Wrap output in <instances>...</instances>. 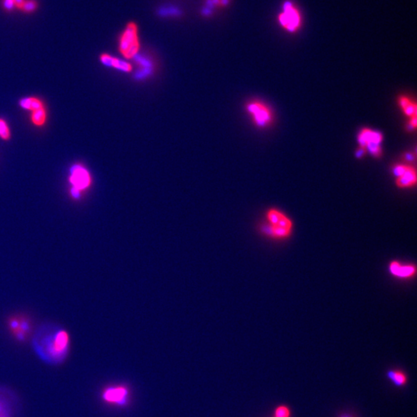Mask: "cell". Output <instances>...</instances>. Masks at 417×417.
<instances>
[{
	"instance_id": "cb8c5ba5",
	"label": "cell",
	"mask_w": 417,
	"mask_h": 417,
	"mask_svg": "<svg viewBox=\"0 0 417 417\" xmlns=\"http://www.w3.org/2000/svg\"><path fill=\"white\" fill-rule=\"evenodd\" d=\"M417 125V116L410 118V123H409V127L412 129H416Z\"/></svg>"
},
{
	"instance_id": "30bf717a",
	"label": "cell",
	"mask_w": 417,
	"mask_h": 417,
	"mask_svg": "<svg viewBox=\"0 0 417 417\" xmlns=\"http://www.w3.org/2000/svg\"><path fill=\"white\" fill-rule=\"evenodd\" d=\"M128 397L129 391L123 385L110 386L103 391V400L109 404L123 406L127 404Z\"/></svg>"
},
{
	"instance_id": "ac0fdd59",
	"label": "cell",
	"mask_w": 417,
	"mask_h": 417,
	"mask_svg": "<svg viewBox=\"0 0 417 417\" xmlns=\"http://www.w3.org/2000/svg\"><path fill=\"white\" fill-rule=\"evenodd\" d=\"M389 378L392 380V382H394L396 385H404L407 382V377L401 372L399 371H391L389 372Z\"/></svg>"
},
{
	"instance_id": "277c9868",
	"label": "cell",
	"mask_w": 417,
	"mask_h": 417,
	"mask_svg": "<svg viewBox=\"0 0 417 417\" xmlns=\"http://www.w3.org/2000/svg\"><path fill=\"white\" fill-rule=\"evenodd\" d=\"M382 135L381 133L369 128H364L358 135V142L361 148L367 149L368 152L375 157H378L382 153Z\"/></svg>"
},
{
	"instance_id": "ffe728a7",
	"label": "cell",
	"mask_w": 417,
	"mask_h": 417,
	"mask_svg": "<svg viewBox=\"0 0 417 417\" xmlns=\"http://www.w3.org/2000/svg\"><path fill=\"white\" fill-rule=\"evenodd\" d=\"M159 14L163 16H179L181 14L180 11L175 8L168 7L163 8L159 12Z\"/></svg>"
},
{
	"instance_id": "4fadbf2b",
	"label": "cell",
	"mask_w": 417,
	"mask_h": 417,
	"mask_svg": "<svg viewBox=\"0 0 417 417\" xmlns=\"http://www.w3.org/2000/svg\"><path fill=\"white\" fill-rule=\"evenodd\" d=\"M100 59H101V63L104 65L115 67L116 69L125 71V72H131L132 71V67H131V64L125 62V61H123V60L112 57L111 55L103 53Z\"/></svg>"
},
{
	"instance_id": "9c48e42d",
	"label": "cell",
	"mask_w": 417,
	"mask_h": 417,
	"mask_svg": "<svg viewBox=\"0 0 417 417\" xmlns=\"http://www.w3.org/2000/svg\"><path fill=\"white\" fill-rule=\"evenodd\" d=\"M393 174L396 176V184L398 187L410 188L417 183V172L415 168L407 165H397L393 168Z\"/></svg>"
},
{
	"instance_id": "44dd1931",
	"label": "cell",
	"mask_w": 417,
	"mask_h": 417,
	"mask_svg": "<svg viewBox=\"0 0 417 417\" xmlns=\"http://www.w3.org/2000/svg\"><path fill=\"white\" fill-rule=\"evenodd\" d=\"M23 11H25L27 13H31L33 11L37 9V2L34 0H27V1H24L23 2V6L21 8Z\"/></svg>"
},
{
	"instance_id": "2e32d148",
	"label": "cell",
	"mask_w": 417,
	"mask_h": 417,
	"mask_svg": "<svg viewBox=\"0 0 417 417\" xmlns=\"http://www.w3.org/2000/svg\"><path fill=\"white\" fill-rule=\"evenodd\" d=\"M30 119L33 124L35 125L36 126L41 127V126L44 125L46 121V111L45 107L32 112Z\"/></svg>"
},
{
	"instance_id": "7a4b0ae2",
	"label": "cell",
	"mask_w": 417,
	"mask_h": 417,
	"mask_svg": "<svg viewBox=\"0 0 417 417\" xmlns=\"http://www.w3.org/2000/svg\"><path fill=\"white\" fill-rule=\"evenodd\" d=\"M269 223V234L274 238L284 239L289 237L293 229V223L283 212L271 208L267 212Z\"/></svg>"
},
{
	"instance_id": "5b68a950",
	"label": "cell",
	"mask_w": 417,
	"mask_h": 417,
	"mask_svg": "<svg viewBox=\"0 0 417 417\" xmlns=\"http://www.w3.org/2000/svg\"><path fill=\"white\" fill-rule=\"evenodd\" d=\"M247 110L259 127H265L272 121V114L265 104L259 101H252L247 105Z\"/></svg>"
},
{
	"instance_id": "9a60e30c",
	"label": "cell",
	"mask_w": 417,
	"mask_h": 417,
	"mask_svg": "<svg viewBox=\"0 0 417 417\" xmlns=\"http://www.w3.org/2000/svg\"><path fill=\"white\" fill-rule=\"evenodd\" d=\"M20 105L23 109L29 110L31 112L45 107L41 99L34 97L23 98L20 101Z\"/></svg>"
},
{
	"instance_id": "d6986e66",
	"label": "cell",
	"mask_w": 417,
	"mask_h": 417,
	"mask_svg": "<svg viewBox=\"0 0 417 417\" xmlns=\"http://www.w3.org/2000/svg\"><path fill=\"white\" fill-rule=\"evenodd\" d=\"M0 138L3 140L10 138V130L4 119H0Z\"/></svg>"
},
{
	"instance_id": "3957f363",
	"label": "cell",
	"mask_w": 417,
	"mask_h": 417,
	"mask_svg": "<svg viewBox=\"0 0 417 417\" xmlns=\"http://www.w3.org/2000/svg\"><path fill=\"white\" fill-rule=\"evenodd\" d=\"M140 43L138 29L135 23H128L119 41V50L126 59H131L139 51Z\"/></svg>"
},
{
	"instance_id": "484cf974",
	"label": "cell",
	"mask_w": 417,
	"mask_h": 417,
	"mask_svg": "<svg viewBox=\"0 0 417 417\" xmlns=\"http://www.w3.org/2000/svg\"><path fill=\"white\" fill-rule=\"evenodd\" d=\"M364 154L365 149H363V148H361V149H359V150L357 151V152H356V156H357V158L363 157V155Z\"/></svg>"
},
{
	"instance_id": "603a6c76",
	"label": "cell",
	"mask_w": 417,
	"mask_h": 417,
	"mask_svg": "<svg viewBox=\"0 0 417 417\" xmlns=\"http://www.w3.org/2000/svg\"><path fill=\"white\" fill-rule=\"evenodd\" d=\"M14 2L13 0H3V7L7 10H12L14 7Z\"/></svg>"
},
{
	"instance_id": "e0dca14e",
	"label": "cell",
	"mask_w": 417,
	"mask_h": 417,
	"mask_svg": "<svg viewBox=\"0 0 417 417\" xmlns=\"http://www.w3.org/2000/svg\"><path fill=\"white\" fill-rule=\"evenodd\" d=\"M230 2V0H207V8H205L204 10V13L206 16L211 13V9L212 8L216 7V6H226L227 4Z\"/></svg>"
},
{
	"instance_id": "8fae6325",
	"label": "cell",
	"mask_w": 417,
	"mask_h": 417,
	"mask_svg": "<svg viewBox=\"0 0 417 417\" xmlns=\"http://www.w3.org/2000/svg\"><path fill=\"white\" fill-rule=\"evenodd\" d=\"M9 328L16 339L20 341H24L30 332V324L27 318H11Z\"/></svg>"
},
{
	"instance_id": "6da1fadb",
	"label": "cell",
	"mask_w": 417,
	"mask_h": 417,
	"mask_svg": "<svg viewBox=\"0 0 417 417\" xmlns=\"http://www.w3.org/2000/svg\"><path fill=\"white\" fill-rule=\"evenodd\" d=\"M32 347L42 362L50 366H58L64 363L69 353L71 337L62 326L42 324L33 335Z\"/></svg>"
},
{
	"instance_id": "ba28073f",
	"label": "cell",
	"mask_w": 417,
	"mask_h": 417,
	"mask_svg": "<svg viewBox=\"0 0 417 417\" xmlns=\"http://www.w3.org/2000/svg\"><path fill=\"white\" fill-rule=\"evenodd\" d=\"M69 182L71 184V189H77L82 193L90 187L91 177L90 172L84 167L77 165L71 169Z\"/></svg>"
},
{
	"instance_id": "5bb4252c",
	"label": "cell",
	"mask_w": 417,
	"mask_h": 417,
	"mask_svg": "<svg viewBox=\"0 0 417 417\" xmlns=\"http://www.w3.org/2000/svg\"><path fill=\"white\" fill-rule=\"evenodd\" d=\"M399 103H400V107H401L405 115H407L410 118L417 116V106L416 103L411 101L407 97H400V99H399Z\"/></svg>"
},
{
	"instance_id": "8992f818",
	"label": "cell",
	"mask_w": 417,
	"mask_h": 417,
	"mask_svg": "<svg viewBox=\"0 0 417 417\" xmlns=\"http://www.w3.org/2000/svg\"><path fill=\"white\" fill-rule=\"evenodd\" d=\"M17 405V396L14 392L0 386V417H14Z\"/></svg>"
},
{
	"instance_id": "d4e9b609",
	"label": "cell",
	"mask_w": 417,
	"mask_h": 417,
	"mask_svg": "<svg viewBox=\"0 0 417 417\" xmlns=\"http://www.w3.org/2000/svg\"><path fill=\"white\" fill-rule=\"evenodd\" d=\"M13 1L16 7L20 8V9H21L22 6H23V2H24V0H13Z\"/></svg>"
},
{
	"instance_id": "7c38bea8",
	"label": "cell",
	"mask_w": 417,
	"mask_h": 417,
	"mask_svg": "<svg viewBox=\"0 0 417 417\" xmlns=\"http://www.w3.org/2000/svg\"><path fill=\"white\" fill-rule=\"evenodd\" d=\"M389 271L392 275L400 278H409L415 275L417 272L415 265H402L400 262L392 261L389 264Z\"/></svg>"
},
{
	"instance_id": "7402d4cb",
	"label": "cell",
	"mask_w": 417,
	"mask_h": 417,
	"mask_svg": "<svg viewBox=\"0 0 417 417\" xmlns=\"http://www.w3.org/2000/svg\"><path fill=\"white\" fill-rule=\"evenodd\" d=\"M290 412L287 407H280L276 410V417H289Z\"/></svg>"
},
{
	"instance_id": "52a82bcc",
	"label": "cell",
	"mask_w": 417,
	"mask_h": 417,
	"mask_svg": "<svg viewBox=\"0 0 417 417\" xmlns=\"http://www.w3.org/2000/svg\"><path fill=\"white\" fill-rule=\"evenodd\" d=\"M281 25L289 32H295L300 27V17L298 10L291 2H286L283 13L279 16Z\"/></svg>"
}]
</instances>
